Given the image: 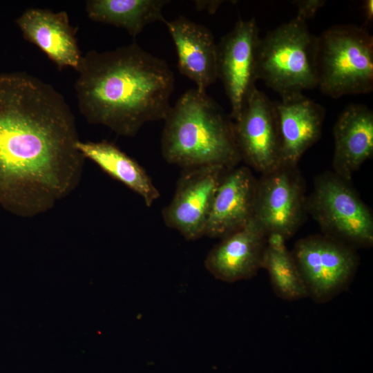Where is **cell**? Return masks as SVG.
<instances>
[{"mask_svg":"<svg viewBox=\"0 0 373 373\" xmlns=\"http://www.w3.org/2000/svg\"><path fill=\"white\" fill-rule=\"evenodd\" d=\"M197 9L207 10L211 13H214L222 3V1H195Z\"/></svg>","mask_w":373,"mask_h":373,"instance_id":"22","label":"cell"},{"mask_svg":"<svg viewBox=\"0 0 373 373\" xmlns=\"http://www.w3.org/2000/svg\"><path fill=\"white\" fill-rule=\"evenodd\" d=\"M365 23L370 26L373 21V1L365 0L363 3Z\"/></svg>","mask_w":373,"mask_h":373,"instance_id":"23","label":"cell"},{"mask_svg":"<svg viewBox=\"0 0 373 373\" xmlns=\"http://www.w3.org/2000/svg\"><path fill=\"white\" fill-rule=\"evenodd\" d=\"M77 148L84 158L138 194L146 207H151L160 198V191L144 168L113 143L79 140Z\"/></svg>","mask_w":373,"mask_h":373,"instance_id":"18","label":"cell"},{"mask_svg":"<svg viewBox=\"0 0 373 373\" xmlns=\"http://www.w3.org/2000/svg\"><path fill=\"white\" fill-rule=\"evenodd\" d=\"M307 213L305 184L298 165L280 164L261 173L253 218L267 236L277 233L287 240L302 225Z\"/></svg>","mask_w":373,"mask_h":373,"instance_id":"8","label":"cell"},{"mask_svg":"<svg viewBox=\"0 0 373 373\" xmlns=\"http://www.w3.org/2000/svg\"><path fill=\"white\" fill-rule=\"evenodd\" d=\"M23 37L37 46L59 69L77 70L82 55L65 11L29 8L16 19Z\"/></svg>","mask_w":373,"mask_h":373,"instance_id":"15","label":"cell"},{"mask_svg":"<svg viewBox=\"0 0 373 373\" xmlns=\"http://www.w3.org/2000/svg\"><path fill=\"white\" fill-rule=\"evenodd\" d=\"M274 105L280 135V164L298 165L321 138L325 110L303 93L280 96Z\"/></svg>","mask_w":373,"mask_h":373,"instance_id":"14","label":"cell"},{"mask_svg":"<svg viewBox=\"0 0 373 373\" xmlns=\"http://www.w3.org/2000/svg\"><path fill=\"white\" fill-rule=\"evenodd\" d=\"M318 86L332 98L373 90V37L363 27L335 25L317 37Z\"/></svg>","mask_w":373,"mask_h":373,"instance_id":"5","label":"cell"},{"mask_svg":"<svg viewBox=\"0 0 373 373\" xmlns=\"http://www.w3.org/2000/svg\"><path fill=\"white\" fill-rule=\"evenodd\" d=\"M260 39L255 19H240L217 44V77L229 100V117L239 116L246 99L256 85V51Z\"/></svg>","mask_w":373,"mask_h":373,"instance_id":"10","label":"cell"},{"mask_svg":"<svg viewBox=\"0 0 373 373\" xmlns=\"http://www.w3.org/2000/svg\"><path fill=\"white\" fill-rule=\"evenodd\" d=\"M317 36L296 17L260 37L256 77L280 96L318 86Z\"/></svg>","mask_w":373,"mask_h":373,"instance_id":"4","label":"cell"},{"mask_svg":"<svg viewBox=\"0 0 373 373\" xmlns=\"http://www.w3.org/2000/svg\"><path fill=\"white\" fill-rule=\"evenodd\" d=\"M291 252L308 297L316 303L329 302L346 290L358 266L354 248L325 235L300 239Z\"/></svg>","mask_w":373,"mask_h":373,"instance_id":"7","label":"cell"},{"mask_svg":"<svg viewBox=\"0 0 373 373\" xmlns=\"http://www.w3.org/2000/svg\"><path fill=\"white\" fill-rule=\"evenodd\" d=\"M227 169L220 166L183 169L173 197L162 211L165 224L187 240L204 236L215 193Z\"/></svg>","mask_w":373,"mask_h":373,"instance_id":"11","label":"cell"},{"mask_svg":"<svg viewBox=\"0 0 373 373\" xmlns=\"http://www.w3.org/2000/svg\"><path fill=\"white\" fill-rule=\"evenodd\" d=\"M293 4L297 8L296 17L305 21L312 18L325 3V0H296Z\"/></svg>","mask_w":373,"mask_h":373,"instance_id":"21","label":"cell"},{"mask_svg":"<svg viewBox=\"0 0 373 373\" xmlns=\"http://www.w3.org/2000/svg\"><path fill=\"white\" fill-rule=\"evenodd\" d=\"M173 41L180 73L206 92L217 77V44L211 31L183 16L164 22Z\"/></svg>","mask_w":373,"mask_h":373,"instance_id":"16","label":"cell"},{"mask_svg":"<svg viewBox=\"0 0 373 373\" xmlns=\"http://www.w3.org/2000/svg\"><path fill=\"white\" fill-rule=\"evenodd\" d=\"M334 173L350 181L355 171L373 155V112L365 105L347 106L334 127Z\"/></svg>","mask_w":373,"mask_h":373,"instance_id":"17","label":"cell"},{"mask_svg":"<svg viewBox=\"0 0 373 373\" xmlns=\"http://www.w3.org/2000/svg\"><path fill=\"white\" fill-rule=\"evenodd\" d=\"M307 211L323 235L353 248L373 245V216L347 181L334 172L316 177Z\"/></svg>","mask_w":373,"mask_h":373,"instance_id":"6","label":"cell"},{"mask_svg":"<svg viewBox=\"0 0 373 373\" xmlns=\"http://www.w3.org/2000/svg\"><path fill=\"white\" fill-rule=\"evenodd\" d=\"M75 84L86 121L119 135L135 136L147 122L165 118L175 77L167 63L138 44L82 56Z\"/></svg>","mask_w":373,"mask_h":373,"instance_id":"2","label":"cell"},{"mask_svg":"<svg viewBox=\"0 0 373 373\" xmlns=\"http://www.w3.org/2000/svg\"><path fill=\"white\" fill-rule=\"evenodd\" d=\"M256 183L246 166L224 172L214 195L204 236L222 239L253 219Z\"/></svg>","mask_w":373,"mask_h":373,"instance_id":"12","label":"cell"},{"mask_svg":"<svg viewBox=\"0 0 373 373\" xmlns=\"http://www.w3.org/2000/svg\"><path fill=\"white\" fill-rule=\"evenodd\" d=\"M280 235L267 236L262 269H265L275 294L286 300L308 297L307 291L296 262Z\"/></svg>","mask_w":373,"mask_h":373,"instance_id":"20","label":"cell"},{"mask_svg":"<svg viewBox=\"0 0 373 373\" xmlns=\"http://www.w3.org/2000/svg\"><path fill=\"white\" fill-rule=\"evenodd\" d=\"M75 118L51 85L0 73V206L21 217L52 209L79 184L84 157Z\"/></svg>","mask_w":373,"mask_h":373,"instance_id":"1","label":"cell"},{"mask_svg":"<svg viewBox=\"0 0 373 373\" xmlns=\"http://www.w3.org/2000/svg\"><path fill=\"white\" fill-rule=\"evenodd\" d=\"M169 3L167 0H90L86 2V10L91 20L122 28L136 37L146 26L165 21L162 11Z\"/></svg>","mask_w":373,"mask_h":373,"instance_id":"19","label":"cell"},{"mask_svg":"<svg viewBox=\"0 0 373 373\" xmlns=\"http://www.w3.org/2000/svg\"><path fill=\"white\" fill-rule=\"evenodd\" d=\"M267 235L253 218L222 238L207 254L204 266L216 278L234 283L254 277L262 269Z\"/></svg>","mask_w":373,"mask_h":373,"instance_id":"13","label":"cell"},{"mask_svg":"<svg viewBox=\"0 0 373 373\" xmlns=\"http://www.w3.org/2000/svg\"><path fill=\"white\" fill-rule=\"evenodd\" d=\"M241 160L260 173L280 164V135L274 102L256 86L233 120Z\"/></svg>","mask_w":373,"mask_h":373,"instance_id":"9","label":"cell"},{"mask_svg":"<svg viewBox=\"0 0 373 373\" xmlns=\"http://www.w3.org/2000/svg\"><path fill=\"white\" fill-rule=\"evenodd\" d=\"M164 121L161 151L168 163L182 169H231L242 161L233 121L206 92L186 90Z\"/></svg>","mask_w":373,"mask_h":373,"instance_id":"3","label":"cell"}]
</instances>
